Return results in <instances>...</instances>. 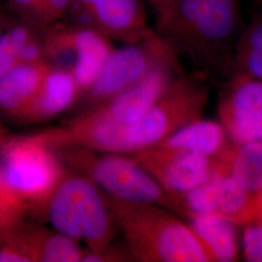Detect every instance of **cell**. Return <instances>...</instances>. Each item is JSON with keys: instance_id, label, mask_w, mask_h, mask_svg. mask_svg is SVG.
<instances>
[{"instance_id": "obj_1", "label": "cell", "mask_w": 262, "mask_h": 262, "mask_svg": "<svg viewBox=\"0 0 262 262\" xmlns=\"http://www.w3.org/2000/svg\"><path fill=\"white\" fill-rule=\"evenodd\" d=\"M157 18L159 37L201 71L231 63L243 31L240 0H175Z\"/></svg>"}, {"instance_id": "obj_2", "label": "cell", "mask_w": 262, "mask_h": 262, "mask_svg": "<svg viewBox=\"0 0 262 262\" xmlns=\"http://www.w3.org/2000/svg\"><path fill=\"white\" fill-rule=\"evenodd\" d=\"M106 195V194H105ZM123 231L133 259L142 262H210L211 257L189 225L159 205L106 195Z\"/></svg>"}, {"instance_id": "obj_3", "label": "cell", "mask_w": 262, "mask_h": 262, "mask_svg": "<svg viewBox=\"0 0 262 262\" xmlns=\"http://www.w3.org/2000/svg\"><path fill=\"white\" fill-rule=\"evenodd\" d=\"M45 210L56 231L84 241L89 252L100 254L110 248L116 221L106 195L86 176L66 172Z\"/></svg>"}, {"instance_id": "obj_4", "label": "cell", "mask_w": 262, "mask_h": 262, "mask_svg": "<svg viewBox=\"0 0 262 262\" xmlns=\"http://www.w3.org/2000/svg\"><path fill=\"white\" fill-rule=\"evenodd\" d=\"M44 134L0 143V168L10 190L27 207L43 209L66 174Z\"/></svg>"}, {"instance_id": "obj_5", "label": "cell", "mask_w": 262, "mask_h": 262, "mask_svg": "<svg viewBox=\"0 0 262 262\" xmlns=\"http://www.w3.org/2000/svg\"><path fill=\"white\" fill-rule=\"evenodd\" d=\"M203 71L178 76L159 101L138 122L124 123V154H134L165 139L201 119L209 98Z\"/></svg>"}, {"instance_id": "obj_6", "label": "cell", "mask_w": 262, "mask_h": 262, "mask_svg": "<svg viewBox=\"0 0 262 262\" xmlns=\"http://www.w3.org/2000/svg\"><path fill=\"white\" fill-rule=\"evenodd\" d=\"M58 157L102 188L105 194L124 201L173 208V200L159 183L132 158L77 146L59 147Z\"/></svg>"}, {"instance_id": "obj_7", "label": "cell", "mask_w": 262, "mask_h": 262, "mask_svg": "<svg viewBox=\"0 0 262 262\" xmlns=\"http://www.w3.org/2000/svg\"><path fill=\"white\" fill-rule=\"evenodd\" d=\"M174 59L177 55L156 31L139 42L113 50L88 92L89 98L92 103H102L138 82L154 67Z\"/></svg>"}, {"instance_id": "obj_8", "label": "cell", "mask_w": 262, "mask_h": 262, "mask_svg": "<svg viewBox=\"0 0 262 262\" xmlns=\"http://www.w3.org/2000/svg\"><path fill=\"white\" fill-rule=\"evenodd\" d=\"M176 210L187 216L216 215L235 225H247L255 219L254 193L244 188L224 170L214 159V168L199 186L179 197Z\"/></svg>"}, {"instance_id": "obj_9", "label": "cell", "mask_w": 262, "mask_h": 262, "mask_svg": "<svg viewBox=\"0 0 262 262\" xmlns=\"http://www.w3.org/2000/svg\"><path fill=\"white\" fill-rule=\"evenodd\" d=\"M172 198L176 199L204 182L214 168V157L164 150L157 146L132 154Z\"/></svg>"}, {"instance_id": "obj_10", "label": "cell", "mask_w": 262, "mask_h": 262, "mask_svg": "<svg viewBox=\"0 0 262 262\" xmlns=\"http://www.w3.org/2000/svg\"><path fill=\"white\" fill-rule=\"evenodd\" d=\"M219 116L236 144L262 143V80L233 78L219 106Z\"/></svg>"}, {"instance_id": "obj_11", "label": "cell", "mask_w": 262, "mask_h": 262, "mask_svg": "<svg viewBox=\"0 0 262 262\" xmlns=\"http://www.w3.org/2000/svg\"><path fill=\"white\" fill-rule=\"evenodd\" d=\"M178 73V59L163 62L135 84L95 107L116 121L138 122L159 101Z\"/></svg>"}, {"instance_id": "obj_12", "label": "cell", "mask_w": 262, "mask_h": 262, "mask_svg": "<svg viewBox=\"0 0 262 262\" xmlns=\"http://www.w3.org/2000/svg\"><path fill=\"white\" fill-rule=\"evenodd\" d=\"M92 28L109 39L125 44L139 42L155 33L146 19L141 0H74Z\"/></svg>"}, {"instance_id": "obj_13", "label": "cell", "mask_w": 262, "mask_h": 262, "mask_svg": "<svg viewBox=\"0 0 262 262\" xmlns=\"http://www.w3.org/2000/svg\"><path fill=\"white\" fill-rule=\"evenodd\" d=\"M0 240L15 246L29 261H82L84 252L78 241L45 228L19 223L0 232Z\"/></svg>"}, {"instance_id": "obj_14", "label": "cell", "mask_w": 262, "mask_h": 262, "mask_svg": "<svg viewBox=\"0 0 262 262\" xmlns=\"http://www.w3.org/2000/svg\"><path fill=\"white\" fill-rule=\"evenodd\" d=\"M75 64L72 74L80 92H89L113 52L109 38L92 27L72 28Z\"/></svg>"}, {"instance_id": "obj_15", "label": "cell", "mask_w": 262, "mask_h": 262, "mask_svg": "<svg viewBox=\"0 0 262 262\" xmlns=\"http://www.w3.org/2000/svg\"><path fill=\"white\" fill-rule=\"evenodd\" d=\"M80 89L69 71L51 67L37 95L21 114L28 121H41L56 117L75 102Z\"/></svg>"}, {"instance_id": "obj_16", "label": "cell", "mask_w": 262, "mask_h": 262, "mask_svg": "<svg viewBox=\"0 0 262 262\" xmlns=\"http://www.w3.org/2000/svg\"><path fill=\"white\" fill-rule=\"evenodd\" d=\"M51 66L21 63L0 79V110L20 117L33 101Z\"/></svg>"}, {"instance_id": "obj_17", "label": "cell", "mask_w": 262, "mask_h": 262, "mask_svg": "<svg viewBox=\"0 0 262 262\" xmlns=\"http://www.w3.org/2000/svg\"><path fill=\"white\" fill-rule=\"evenodd\" d=\"M226 137L222 123L199 119L154 146L164 150L215 157L228 145Z\"/></svg>"}, {"instance_id": "obj_18", "label": "cell", "mask_w": 262, "mask_h": 262, "mask_svg": "<svg viewBox=\"0 0 262 262\" xmlns=\"http://www.w3.org/2000/svg\"><path fill=\"white\" fill-rule=\"evenodd\" d=\"M215 158L216 165L250 192L262 190V143L227 145Z\"/></svg>"}, {"instance_id": "obj_19", "label": "cell", "mask_w": 262, "mask_h": 262, "mask_svg": "<svg viewBox=\"0 0 262 262\" xmlns=\"http://www.w3.org/2000/svg\"><path fill=\"white\" fill-rule=\"evenodd\" d=\"M190 228L213 261H234L238 255L235 225L216 215L187 216Z\"/></svg>"}, {"instance_id": "obj_20", "label": "cell", "mask_w": 262, "mask_h": 262, "mask_svg": "<svg viewBox=\"0 0 262 262\" xmlns=\"http://www.w3.org/2000/svg\"><path fill=\"white\" fill-rule=\"evenodd\" d=\"M232 78L262 80V16L244 29L231 58Z\"/></svg>"}, {"instance_id": "obj_21", "label": "cell", "mask_w": 262, "mask_h": 262, "mask_svg": "<svg viewBox=\"0 0 262 262\" xmlns=\"http://www.w3.org/2000/svg\"><path fill=\"white\" fill-rule=\"evenodd\" d=\"M12 7L39 26H49L61 19L74 0H8Z\"/></svg>"}, {"instance_id": "obj_22", "label": "cell", "mask_w": 262, "mask_h": 262, "mask_svg": "<svg viewBox=\"0 0 262 262\" xmlns=\"http://www.w3.org/2000/svg\"><path fill=\"white\" fill-rule=\"evenodd\" d=\"M27 209V205L7 187L0 168V232L20 223Z\"/></svg>"}, {"instance_id": "obj_23", "label": "cell", "mask_w": 262, "mask_h": 262, "mask_svg": "<svg viewBox=\"0 0 262 262\" xmlns=\"http://www.w3.org/2000/svg\"><path fill=\"white\" fill-rule=\"evenodd\" d=\"M19 48L6 31L0 34V79L19 64Z\"/></svg>"}, {"instance_id": "obj_24", "label": "cell", "mask_w": 262, "mask_h": 262, "mask_svg": "<svg viewBox=\"0 0 262 262\" xmlns=\"http://www.w3.org/2000/svg\"><path fill=\"white\" fill-rule=\"evenodd\" d=\"M244 254L248 261L262 262V225H250L244 232Z\"/></svg>"}, {"instance_id": "obj_25", "label": "cell", "mask_w": 262, "mask_h": 262, "mask_svg": "<svg viewBox=\"0 0 262 262\" xmlns=\"http://www.w3.org/2000/svg\"><path fill=\"white\" fill-rule=\"evenodd\" d=\"M45 55L44 46H41L37 40L32 37L19 51V64L36 63L43 61L42 56Z\"/></svg>"}, {"instance_id": "obj_26", "label": "cell", "mask_w": 262, "mask_h": 262, "mask_svg": "<svg viewBox=\"0 0 262 262\" xmlns=\"http://www.w3.org/2000/svg\"><path fill=\"white\" fill-rule=\"evenodd\" d=\"M175 0H149L150 5L156 10L157 15L167 9L169 6L174 2Z\"/></svg>"}, {"instance_id": "obj_27", "label": "cell", "mask_w": 262, "mask_h": 262, "mask_svg": "<svg viewBox=\"0 0 262 262\" xmlns=\"http://www.w3.org/2000/svg\"><path fill=\"white\" fill-rule=\"evenodd\" d=\"M255 196V219L254 222L258 225H262V193L256 192Z\"/></svg>"}, {"instance_id": "obj_28", "label": "cell", "mask_w": 262, "mask_h": 262, "mask_svg": "<svg viewBox=\"0 0 262 262\" xmlns=\"http://www.w3.org/2000/svg\"><path fill=\"white\" fill-rule=\"evenodd\" d=\"M257 3H258V4H262V0H259Z\"/></svg>"}, {"instance_id": "obj_29", "label": "cell", "mask_w": 262, "mask_h": 262, "mask_svg": "<svg viewBox=\"0 0 262 262\" xmlns=\"http://www.w3.org/2000/svg\"><path fill=\"white\" fill-rule=\"evenodd\" d=\"M1 26H2V25H1V21H0V30H1ZM0 34H1V31H0Z\"/></svg>"}, {"instance_id": "obj_30", "label": "cell", "mask_w": 262, "mask_h": 262, "mask_svg": "<svg viewBox=\"0 0 262 262\" xmlns=\"http://www.w3.org/2000/svg\"><path fill=\"white\" fill-rule=\"evenodd\" d=\"M256 1H257V2H258V1H259V0H256Z\"/></svg>"}, {"instance_id": "obj_31", "label": "cell", "mask_w": 262, "mask_h": 262, "mask_svg": "<svg viewBox=\"0 0 262 262\" xmlns=\"http://www.w3.org/2000/svg\"><path fill=\"white\" fill-rule=\"evenodd\" d=\"M259 192H261V193H262V190H261V191H259Z\"/></svg>"}]
</instances>
